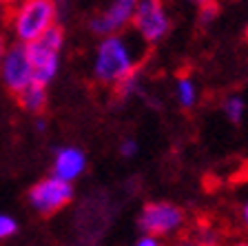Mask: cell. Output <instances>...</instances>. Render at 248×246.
I'll return each mask as SVG.
<instances>
[{"mask_svg": "<svg viewBox=\"0 0 248 246\" xmlns=\"http://www.w3.org/2000/svg\"><path fill=\"white\" fill-rule=\"evenodd\" d=\"M60 25L58 0H18L7 7L2 29L11 42L29 45L45 36L49 29Z\"/></svg>", "mask_w": 248, "mask_h": 246, "instance_id": "cell-1", "label": "cell"}, {"mask_svg": "<svg viewBox=\"0 0 248 246\" xmlns=\"http://www.w3.org/2000/svg\"><path fill=\"white\" fill-rule=\"evenodd\" d=\"M135 69H138V51L129 36L113 33L100 38L93 53V80L107 87H115Z\"/></svg>", "mask_w": 248, "mask_h": 246, "instance_id": "cell-2", "label": "cell"}, {"mask_svg": "<svg viewBox=\"0 0 248 246\" xmlns=\"http://www.w3.org/2000/svg\"><path fill=\"white\" fill-rule=\"evenodd\" d=\"M25 47L31 69H33V80L38 84L49 87L56 80L58 71H60L62 51H64V29L58 25L46 31L45 36H40L38 40L29 42Z\"/></svg>", "mask_w": 248, "mask_h": 246, "instance_id": "cell-3", "label": "cell"}, {"mask_svg": "<svg viewBox=\"0 0 248 246\" xmlns=\"http://www.w3.org/2000/svg\"><path fill=\"white\" fill-rule=\"evenodd\" d=\"M131 27L144 45H157L170 31V16L164 0H138Z\"/></svg>", "mask_w": 248, "mask_h": 246, "instance_id": "cell-4", "label": "cell"}, {"mask_svg": "<svg viewBox=\"0 0 248 246\" xmlns=\"http://www.w3.org/2000/svg\"><path fill=\"white\" fill-rule=\"evenodd\" d=\"M73 195H76L73 184L49 175V178H42L40 182L31 186L29 193H27V202L38 215L51 217L56 213H60L64 206L71 204Z\"/></svg>", "mask_w": 248, "mask_h": 246, "instance_id": "cell-5", "label": "cell"}, {"mask_svg": "<svg viewBox=\"0 0 248 246\" xmlns=\"http://www.w3.org/2000/svg\"><path fill=\"white\" fill-rule=\"evenodd\" d=\"M184 211L173 202H149V204H144L138 217V229L142 231V235H151L160 240L164 235L180 231L184 226Z\"/></svg>", "mask_w": 248, "mask_h": 246, "instance_id": "cell-6", "label": "cell"}, {"mask_svg": "<svg viewBox=\"0 0 248 246\" xmlns=\"http://www.w3.org/2000/svg\"><path fill=\"white\" fill-rule=\"evenodd\" d=\"M33 80V69H31L27 47L11 42L9 49L5 51V58L0 62V84L11 93L18 96L25 87H29Z\"/></svg>", "mask_w": 248, "mask_h": 246, "instance_id": "cell-7", "label": "cell"}, {"mask_svg": "<svg viewBox=\"0 0 248 246\" xmlns=\"http://www.w3.org/2000/svg\"><path fill=\"white\" fill-rule=\"evenodd\" d=\"M135 7H138V0H108L107 7L91 18L89 29L100 38L124 33V29L131 27Z\"/></svg>", "mask_w": 248, "mask_h": 246, "instance_id": "cell-8", "label": "cell"}, {"mask_svg": "<svg viewBox=\"0 0 248 246\" xmlns=\"http://www.w3.org/2000/svg\"><path fill=\"white\" fill-rule=\"evenodd\" d=\"M87 153L78 147H60L53 151L51 162V175L62 182L73 184L80 175L87 171Z\"/></svg>", "mask_w": 248, "mask_h": 246, "instance_id": "cell-9", "label": "cell"}, {"mask_svg": "<svg viewBox=\"0 0 248 246\" xmlns=\"http://www.w3.org/2000/svg\"><path fill=\"white\" fill-rule=\"evenodd\" d=\"M16 98L18 107L25 113H31V115H42L49 104V91H46L45 84H38V82H31L29 87H25Z\"/></svg>", "mask_w": 248, "mask_h": 246, "instance_id": "cell-10", "label": "cell"}, {"mask_svg": "<svg viewBox=\"0 0 248 246\" xmlns=\"http://www.w3.org/2000/svg\"><path fill=\"white\" fill-rule=\"evenodd\" d=\"M175 100L182 109H193L197 102V84L193 78L180 76L175 80Z\"/></svg>", "mask_w": 248, "mask_h": 246, "instance_id": "cell-11", "label": "cell"}, {"mask_svg": "<svg viewBox=\"0 0 248 246\" xmlns=\"http://www.w3.org/2000/svg\"><path fill=\"white\" fill-rule=\"evenodd\" d=\"M115 91H118V96L122 98V100H129V98L138 96V93L142 91V71H140V67L135 69L133 73H129L122 82H118V84H115Z\"/></svg>", "mask_w": 248, "mask_h": 246, "instance_id": "cell-12", "label": "cell"}, {"mask_svg": "<svg viewBox=\"0 0 248 246\" xmlns=\"http://www.w3.org/2000/svg\"><path fill=\"white\" fill-rule=\"evenodd\" d=\"M224 113H226L228 122L239 124L244 120V115H246V102H244L239 96L226 98V102H224Z\"/></svg>", "mask_w": 248, "mask_h": 246, "instance_id": "cell-13", "label": "cell"}, {"mask_svg": "<svg viewBox=\"0 0 248 246\" xmlns=\"http://www.w3.org/2000/svg\"><path fill=\"white\" fill-rule=\"evenodd\" d=\"M217 14H219V5L217 2H200V16H197V22L202 27H208L215 22Z\"/></svg>", "mask_w": 248, "mask_h": 246, "instance_id": "cell-14", "label": "cell"}, {"mask_svg": "<svg viewBox=\"0 0 248 246\" xmlns=\"http://www.w3.org/2000/svg\"><path fill=\"white\" fill-rule=\"evenodd\" d=\"M16 233H18V222H16V217L7 215V213H0V242L14 237Z\"/></svg>", "mask_w": 248, "mask_h": 246, "instance_id": "cell-15", "label": "cell"}, {"mask_svg": "<svg viewBox=\"0 0 248 246\" xmlns=\"http://www.w3.org/2000/svg\"><path fill=\"white\" fill-rule=\"evenodd\" d=\"M138 153H140V144L135 142L133 138L122 140V144H120V155H122V158L131 160V158H135Z\"/></svg>", "mask_w": 248, "mask_h": 246, "instance_id": "cell-16", "label": "cell"}, {"mask_svg": "<svg viewBox=\"0 0 248 246\" xmlns=\"http://www.w3.org/2000/svg\"><path fill=\"white\" fill-rule=\"evenodd\" d=\"M9 45H11L9 36H7V31L2 29V25H0V62H2V58H5V51L9 49Z\"/></svg>", "mask_w": 248, "mask_h": 246, "instance_id": "cell-17", "label": "cell"}, {"mask_svg": "<svg viewBox=\"0 0 248 246\" xmlns=\"http://www.w3.org/2000/svg\"><path fill=\"white\" fill-rule=\"evenodd\" d=\"M135 246H162V244H160V240H157V237L142 235L138 242H135Z\"/></svg>", "mask_w": 248, "mask_h": 246, "instance_id": "cell-18", "label": "cell"}, {"mask_svg": "<svg viewBox=\"0 0 248 246\" xmlns=\"http://www.w3.org/2000/svg\"><path fill=\"white\" fill-rule=\"evenodd\" d=\"M242 222H244V226L248 229V200L244 202V206H242Z\"/></svg>", "mask_w": 248, "mask_h": 246, "instance_id": "cell-19", "label": "cell"}, {"mask_svg": "<svg viewBox=\"0 0 248 246\" xmlns=\"http://www.w3.org/2000/svg\"><path fill=\"white\" fill-rule=\"evenodd\" d=\"M36 129H38V131H45V129H46L45 118H40V115H38V120H36Z\"/></svg>", "mask_w": 248, "mask_h": 246, "instance_id": "cell-20", "label": "cell"}, {"mask_svg": "<svg viewBox=\"0 0 248 246\" xmlns=\"http://www.w3.org/2000/svg\"><path fill=\"white\" fill-rule=\"evenodd\" d=\"M5 11H7V2L0 0V25H2V18H5Z\"/></svg>", "mask_w": 248, "mask_h": 246, "instance_id": "cell-21", "label": "cell"}, {"mask_svg": "<svg viewBox=\"0 0 248 246\" xmlns=\"http://www.w3.org/2000/svg\"><path fill=\"white\" fill-rule=\"evenodd\" d=\"M5 2H7V7H9V5H14V2H18V0H5Z\"/></svg>", "mask_w": 248, "mask_h": 246, "instance_id": "cell-22", "label": "cell"}, {"mask_svg": "<svg viewBox=\"0 0 248 246\" xmlns=\"http://www.w3.org/2000/svg\"><path fill=\"white\" fill-rule=\"evenodd\" d=\"M197 2H217V0H197Z\"/></svg>", "mask_w": 248, "mask_h": 246, "instance_id": "cell-23", "label": "cell"}, {"mask_svg": "<svg viewBox=\"0 0 248 246\" xmlns=\"http://www.w3.org/2000/svg\"><path fill=\"white\" fill-rule=\"evenodd\" d=\"M246 40H248V25H246Z\"/></svg>", "mask_w": 248, "mask_h": 246, "instance_id": "cell-24", "label": "cell"}, {"mask_svg": "<svg viewBox=\"0 0 248 246\" xmlns=\"http://www.w3.org/2000/svg\"><path fill=\"white\" fill-rule=\"evenodd\" d=\"M237 246H248V244H237Z\"/></svg>", "mask_w": 248, "mask_h": 246, "instance_id": "cell-25", "label": "cell"}, {"mask_svg": "<svg viewBox=\"0 0 248 246\" xmlns=\"http://www.w3.org/2000/svg\"><path fill=\"white\" fill-rule=\"evenodd\" d=\"M188 2H195V0H188Z\"/></svg>", "mask_w": 248, "mask_h": 246, "instance_id": "cell-26", "label": "cell"}]
</instances>
